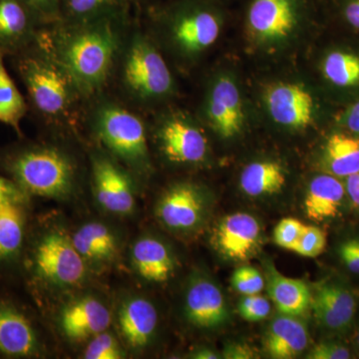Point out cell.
Wrapping results in <instances>:
<instances>
[{"mask_svg":"<svg viewBox=\"0 0 359 359\" xmlns=\"http://www.w3.org/2000/svg\"><path fill=\"white\" fill-rule=\"evenodd\" d=\"M242 26L250 53L280 61L311 50L327 21L323 0H245Z\"/></svg>","mask_w":359,"mask_h":359,"instance_id":"obj_1","label":"cell"},{"mask_svg":"<svg viewBox=\"0 0 359 359\" xmlns=\"http://www.w3.org/2000/svg\"><path fill=\"white\" fill-rule=\"evenodd\" d=\"M122 16L67 22L40 30L37 40L67 72L80 95H94L107 83L119 50L118 22Z\"/></svg>","mask_w":359,"mask_h":359,"instance_id":"obj_2","label":"cell"},{"mask_svg":"<svg viewBox=\"0 0 359 359\" xmlns=\"http://www.w3.org/2000/svg\"><path fill=\"white\" fill-rule=\"evenodd\" d=\"M229 18L221 0H172L158 9L156 23L175 57L192 65L217 44Z\"/></svg>","mask_w":359,"mask_h":359,"instance_id":"obj_3","label":"cell"},{"mask_svg":"<svg viewBox=\"0 0 359 359\" xmlns=\"http://www.w3.org/2000/svg\"><path fill=\"white\" fill-rule=\"evenodd\" d=\"M87 269L62 229L30 224L20 263V276L28 290L72 289L84 282Z\"/></svg>","mask_w":359,"mask_h":359,"instance_id":"obj_4","label":"cell"},{"mask_svg":"<svg viewBox=\"0 0 359 359\" xmlns=\"http://www.w3.org/2000/svg\"><path fill=\"white\" fill-rule=\"evenodd\" d=\"M259 105L271 124L290 133H308L327 120L332 122L339 109L314 80L297 75L264 81L259 87Z\"/></svg>","mask_w":359,"mask_h":359,"instance_id":"obj_5","label":"cell"},{"mask_svg":"<svg viewBox=\"0 0 359 359\" xmlns=\"http://www.w3.org/2000/svg\"><path fill=\"white\" fill-rule=\"evenodd\" d=\"M0 173L32 198L66 199L76 186V166L70 156L43 144L18 143L0 149Z\"/></svg>","mask_w":359,"mask_h":359,"instance_id":"obj_6","label":"cell"},{"mask_svg":"<svg viewBox=\"0 0 359 359\" xmlns=\"http://www.w3.org/2000/svg\"><path fill=\"white\" fill-rule=\"evenodd\" d=\"M9 57L25 85L28 106L37 115L49 122L72 119L82 96L62 66L37 39Z\"/></svg>","mask_w":359,"mask_h":359,"instance_id":"obj_7","label":"cell"},{"mask_svg":"<svg viewBox=\"0 0 359 359\" xmlns=\"http://www.w3.org/2000/svg\"><path fill=\"white\" fill-rule=\"evenodd\" d=\"M334 36L313 45L314 81L337 108L359 97V39L332 30Z\"/></svg>","mask_w":359,"mask_h":359,"instance_id":"obj_8","label":"cell"},{"mask_svg":"<svg viewBox=\"0 0 359 359\" xmlns=\"http://www.w3.org/2000/svg\"><path fill=\"white\" fill-rule=\"evenodd\" d=\"M93 129L104 147L139 175L151 169L145 124L131 111L113 102L101 103L93 114Z\"/></svg>","mask_w":359,"mask_h":359,"instance_id":"obj_9","label":"cell"},{"mask_svg":"<svg viewBox=\"0 0 359 359\" xmlns=\"http://www.w3.org/2000/svg\"><path fill=\"white\" fill-rule=\"evenodd\" d=\"M127 92L142 103L164 102L176 92V81L159 48L146 35L137 33L128 43L121 70Z\"/></svg>","mask_w":359,"mask_h":359,"instance_id":"obj_10","label":"cell"},{"mask_svg":"<svg viewBox=\"0 0 359 359\" xmlns=\"http://www.w3.org/2000/svg\"><path fill=\"white\" fill-rule=\"evenodd\" d=\"M202 116L217 136L229 141L243 134L250 110L244 89L235 72L221 69L209 80L202 104Z\"/></svg>","mask_w":359,"mask_h":359,"instance_id":"obj_11","label":"cell"},{"mask_svg":"<svg viewBox=\"0 0 359 359\" xmlns=\"http://www.w3.org/2000/svg\"><path fill=\"white\" fill-rule=\"evenodd\" d=\"M43 353L41 332L32 311L2 287L0 278V358H39Z\"/></svg>","mask_w":359,"mask_h":359,"instance_id":"obj_12","label":"cell"},{"mask_svg":"<svg viewBox=\"0 0 359 359\" xmlns=\"http://www.w3.org/2000/svg\"><path fill=\"white\" fill-rule=\"evenodd\" d=\"M156 138L165 159L176 165H200L209 156L207 137L190 115L172 111L163 116Z\"/></svg>","mask_w":359,"mask_h":359,"instance_id":"obj_13","label":"cell"},{"mask_svg":"<svg viewBox=\"0 0 359 359\" xmlns=\"http://www.w3.org/2000/svg\"><path fill=\"white\" fill-rule=\"evenodd\" d=\"M30 200L27 194L0 197V278L20 273L30 228Z\"/></svg>","mask_w":359,"mask_h":359,"instance_id":"obj_14","label":"cell"},{"mask_svg":"<svg viewBox=\"0 0 359 359\" xmlns=\"http://www.w3.org/2000/svg\"><path fill=\"white\" fill-rule=\"evenodd\" d=\"M91 172L97 203L116 216L133 214L136 197L126 170L109 156L95 154L92 156Z\"/></svg>","mask_w":359,"mask_h":359,"instance_id":"obj_15","label":"cell"},{"mask_svg":"<svg viewBox=\"0 0 359 359\" xmlns=\"http://www.w3.org/2000/svg\"><path fill=\"white\" fill-rule=\"evenodd\" d=\"M112 313L105 302L82 294L66 302L57 316L59 332L70 342H84L109 330Z\"/></svg>","mask_w":359,"mask_h":359,"instance_id":"obj_16","label":"cell"},{"mask_svg":"<svg viewBox=\"0 0 359 359\" xmlns=\"http://www.w3.org/2000/svg\"><path fill=\"white\" fill-rule=\"evenodd\" d=\"M205 212L204 194L199 186L189 182L170 187L156 207L160 223L169 230L181 233L199 228Z\"/></svg>","mask_w":359,"mask_h":359,"instance_id":"obj_17","label":"cell"},{"mask_svg":"<svg viewBox=\"0 0 359 359\" xmlns=\"http://www.w3.org/2000/svg\"><path fill=\"white\" fill-rule=\"evenodd\" d=\"M46 25L25 0H0V52L13 56L23 50Z\"/></svg>","mask_w":359,"mask_h":359,"instance_id":"obj_18","label":"cell"},{"mask_svg":"<svg viewBox=\"0 0 359 359\" xmlns=\"http://www.w3.org/2000/svg\"><path fill=\"white\" fill-rule=\"evenodd\" d=\"M157 309L146 297L130 295L125 297L116 313V323L120 337L130 351H142L147 348L157 330Z\"/></svg>","mask_w":359,"mask_h":359,"instance_id":"obj_19","label":"cell"},{"mask_svg":"<svg viewBox=\"0 0 359 359\" xmlns=\"http://www.w3.org/2000/svg\"><path fill=\"white\" fill-rule=\"evenodd\" d=\"M261 226L245 212L229 215L219 221L212 236V244L222 256L233 261H245L256 250Z\"/></svg>","mask_w":359,"mask_h":359,"instance_id":"obj_20","label":"cell"},{"mask_svg":"<svg viewBox=\"0 0 359 359\" xmlns=\"http://www.w3.org/2000/svg\"><path fill=\"white\" fill-rule=\"evenodd\" d=\"M311 308L318 325L334 332H344L355 318L358 304L353 292L339 283H321L311 294Z\"/></svg>","mask_w":359,"mask_h":359,"instance_id":"obj_21","label":"cell"},{"mask_svg":"<svg viewBox=\"0 0 359 359\" xmlns=\"http://www.w3.org/2000/svg\"><path fill=\"white\" fill-rule=\"evenodd\" d=\"M186 318L195 327L215 328L228 318L226 301L218 285L205 278H194L185 297Z\"/></svg>","mask_w":359,"mask_h":359,"instance_id":"obj_22","label":"cell"},{"mask_svg":"<svg viewBox=\"0 0 359 359\" xmlns=\"http://www.w3.org/2000/svg\"><path fill=\"white\" fill-rule=\"evenodd\" d=\"M318 166L323 173L346 179L359 172V136L334 128L325 137L318 157Z\"/></svg>","mask_w":359,"mask_h":359,"instance_id":"obj_23","label":"cell"},{"mask_svg":"<svg viewBox=\"0 0 359 359\" xmlns=\"http://www.w3.org/2000/svg\"><path fill=\"white\" fill-rule=\"evenodd\" d=\"M71 238L88 268L110 266L119 256V238L112 229L100 222L84 224Z\"/></svg>","mask_w":359,"mask_h":359,"instance_id":"obj_24","label":"cell"},{"mask_svg":"<svg viewBox=\"0 0 359 359\" xmlns=\"http://www.w3.org/2000/svg\"><path fill=\"white\" fill-rule=\"evenodd\" d=\"M346 197L344 180L320 172L311 178L306 189V217L318 223L334 219L341 211Z\"/></svg>","mask_w":359,"mask_h":359,"instance_id":"obj_25","label":"cell"},{"mask_svg":"<svg viewBox=\"0 0 359 359\" xmlns=\"http://www.w3.org/2000/svg\"><path fill=\"white\" fill-rule=\"evenodd\" d=\"M131 264L142 280L152 283L168 282L176 269L171 250L162 241L153 237H142L134 243Z\"/></svg>","mask_w":359,"mask_h":359,"instance_id":"obj_26","label":"cell"},{"mask_svg":"<svg viewBox=\"0 0 359 359\" xmlns=\"http://www.w3.org/2000/svg\"><path fill=\"white\" fill-rule=\"evenodd\" d=\"M309 339L308 328L302 321L297 316L282 314L269 325L264 348L271 358H294L308 348Z\"/></svg>","mask_w":359,"mask_h":359,"instance_id":"obj_27","label":"cell"},{"mask_svg":"<svg viewBox=\"0 0 359 359\" xmlns=\"http://www.w3.org/2000/svg\"><path fill=\"white\" fill-rule=\"evenodd\" d=\"M266 283L269 295L280 313L299 316L311 308V290L304 280L287 278L269 264Z\"/></svg>","mask_w":359,"mask_h":359,"instance_id":"obj_28","label":"cell"},{"mask_svg":"<svg viewBox=\"0 0 359 359\" xmlns=\"http://www.w3.org/2000/svg\"><path fill=\"white\" fill-rule=\"evenodd\" d=\"M287 181V172L282 163L275 160H259L243 169L240 187L250 197H263L280 192Z\"/></svg>","mask_w":359,"mask_h":359,"instance_id":"obj_29","label":"cell"},{"mask_svg":"<svg viewBox=\"0 0 359 359\" xmlns=\"http://www.w3.org/2000/svg\"><path fill=\"white\" fill-rule=\"evenodd\" d=\"M6 57V54L0 52V123L22 136L21 122L29 106L7 70Z\"/></svg>","mask_w":359,"mask_h":359,"instance_id":"obj_30","label":"cell"},{"mask_svg":"<svg viewBox=\"0 0 359 359\" xmlns=\"http://www.w3.org/2000/svg\"><path fill=\"white\" fill-rule=\"evenodd\" d=\"M127 0H60V20L80 22L122 16Z\"/></svg>","mask_w":359,"mask_h":359,"instance_id":"obj_31","label":"cell"},{"mask_svg":"<svg viewBox=\"0 0 359 359\" xmlns=\"http://www.w3.org/2000/svg\"><path fill=\"white\" fill-rule=\"evenodd\" d=\"M327 29L359 39V0H323Z\"/></svg>","mask_w":359,"mask_h":359,"instance_id":"obj_32","label":"cell"},{"mask_svg":"<svg viewBox=\"0 0 359 359\" xmlns=\"http://www.w3.org/2000/svg\"><path fill=\"white\" fill-rule=\"evenodd\" d=\"M87 342L83 351L85 359H121L126 355L115 335L108 330L97 334Z\"/></svg>","mask_w":359,"mask_h":359,"instance_id":"obj_33","label":"cell"},{"mask_svg":"<svg viewBox=\"0 0 359 359\" xmlns=\"http://www.w3.org/2000/svg\"><path fill=\"white\" fill-rule=\"evenodd\" d=\"M327 247V233L318 226H304L299 242L292 248V252L299 256L316 257L323 254Z\"/></svg>","mask_w":359,"mask_h":359,"instance_id":"obj_34","label":"cell"},{"mask_svg":"<svg viewBox=\"0 0 359 359\" xmlns=\"http://www.w3.org/2000/svg\"><path fill=\"white\" fill-rule=\"evenodd\" d=\"M231 285L240 294L252 295L259 294L264 290L266 282L257 269L242 266L233 273Z\"/></svg>","mask_w":359,"mask_h":359,"instance_id":"obj_35","label":"cell"},{"mask_svg":"<svg viewBox=\"0 0 359 359\" xmlns=\"http://www.w3.org/2000/svg\"><path fill=\"white\" fill-rule=\"evenodd\" d=\"M304 226L306 224L294 218L283 219L276 224L273 231V240L276 244L292 252V248L301 238Z\"/></svg>","mask_w":359,"mask_h":359,"instance_id":"obj_36","label":"cell"},{"mask_svg":"<svg viewBox=\"0 0 359 359\" xmlns=\"http://www.w3.org/2000/svg\"><path fill=\"white\" fill-rule=\"evenodd\" d=\"M271 304L266 297L259 294L245 295L238 304V313L248 321H261L271 313Z\"/></svg>","mask_w":359,"mask_h":359,"instance_id":"obj_37","label":"cell"},{"mask_svg":"<svg viewBox=\"0 0 359 359\" xmlns=\"http://www.w3.org/2000/svg\"><path fill=\"white\" fill-rule=\"evenodd\" d=\"M332 124L359 136V97L337 110Z\"/></svg>","mask_w":359,"mask_h":359,"instance_id":"obj_38","label":"cell"},{"mask_svg":"<svg viewBox=\"0 0 359 359\" xmlns=\"http://www.w3.org/2000/svg\"><path fill=\"white\" fill-rule=\"evenodd\" d=\"M351 353L348 347L339 342L325 341L316 344L306 355L309 359H348Z\"/></svg>","mask_w":359,"mask_h":359,"instance_id":"obj_39","label":"cell"},{"mask_svg":"<svg viewBox=\"0 0 359 359\" xmlns=\"http://www.w3.org/2000/svg\"><path fill=\"white\" fill-rule=\"evenodd\" d=\"M339 252L346 268L359 276V238H351L342 243Z\"/></svg>","mask_w":359,"mask_h":359,"instance_id":"obj_40","label":"cell"},{"mask_svg":"<svg viewBox=\"0 0 359 359\" xmlns=\"http://www.w3.org/2000/svg\"><path fill=\"white\" fill-rule=\"evenodd\" d=\"M47 25L60 20V0H25Z\"/></svg>","mask_w":359,"mask_h":359,"instance_id":"obj_41","label":"cell"},{"mask_svg":"<svg viewBox=\"0 0 359 359\" xmlns=\"http://www.w3.org/2000/svg\"><path fill=\"white\" fill-rule=\"evenodd\" d=\"M224 358L250 359L256 358V353L248 344H231L224 353Z\"/></svg>","mask_w":359,"mask_h":359,"instance_id":"obj_42","label":"cell"},{"mask_svg":"<svg viewBox=\"0 0 359 359\" xmlns=\"http://www.w3.org/2000/svg\"><path fill=\"white\" fill-rule=\"evenodd\" d=\"M347 198L355 209L359 210V172L344 179Z\"/></svg>","mask_w":359,"mask_h":359,"instance_id":"obj_43","label":"cell"},{"mask_svg":"<svg viewBox=\"0 0 359 359\" xmlns=\"http://www.w3.org/2000/svg\"><path fill=\"white\" fill-rule=\"evenodd\" d=\"M191 358L196 359H218L219 356L210 349H199V351L192 353Z\"/></svg>","mask_w":359,"mask_h":359,"instance_id":"obj_44","label":"cell"},{"mask_svg":"<svg viewBox=\"0 0 359 359\" xmlns=\"http://www.w3.org/2000/svg\"><path fill=\"white\" fill-rule=\"evenodd\" d=\"M356 344H358V346L359 347V328L358 332H356Z\"/></svg>","mask_w":359,"mask_h":359,"instance_id":"obj_45","label":"cell"},{"mask_svg":"<svg viewBox=\"0 0 359 359\" xmlns=\"http://www.w3.org/2000/svg\"><path fill=\"white\" fill-rule=\"evenodd\" d=\"M221 1L224 2V4H228L229 2L233 1V0H221Z\"/></svg>","mask_w":359,"mask_h":359,"instance_id":"obj_46","label":"cell"}]
</instances>
